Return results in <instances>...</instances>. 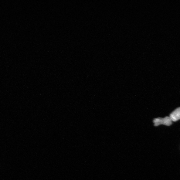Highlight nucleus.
Returning <instances> with one entry per match:
<instances>
[{"label":"nucleus","instance_id":"obj_1","mask_svg":"<svg viewBox=\"0 0 180 180\" xmlns=\"http://www.w3.org/2000/svg\"><path fill=\"white\" fill-rule=\"evenodd\" d=\"M153 122L155 126H158L161 124L169 126L172 124V121L169 117L155 118Z\"/></svg>","mask_w":180,"mask_h":180},{"label":"nucleus","instance_id":"obj_2","mask_svg":"<svg viewBox=\"0 0 180 180\" xmlns=\"http://www.w3.org/2000/svg\"><path fill=\"white\" fill-rule=\"evenodd\" d=\"M172 121H176L180 120V107L178 108L170 115Z\"/></svg>","mask_w":180,"mask_h":180}]
</instances>
